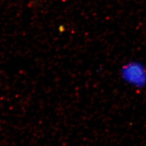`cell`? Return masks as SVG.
<instances>
[{"instance_id":"obj_1","label":"cell","mask_w":146,"mask_h":146,"mask_svg":"<svg viewBox=\"0 0 146 146\" xmlns=\"http://www.w3.org/2000/svg\"><path fill=\"white\" fill-rule=\"evenodd\" d=\"M119 74L122 80L132 88L141 90L146 86V66L141 61L125 63L120 68Z\"/></svg>"}]
</instances>
